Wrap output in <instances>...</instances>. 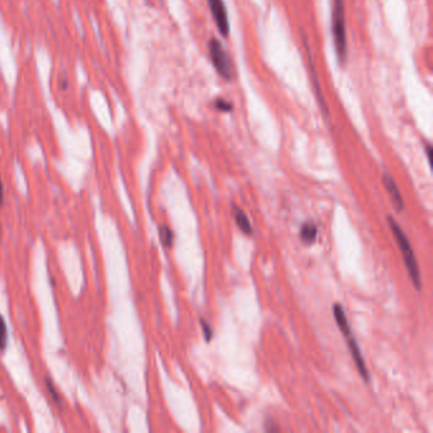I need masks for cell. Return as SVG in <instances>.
<instances>
[{"label":"cell","mask_w":433,"mask_h":433,"mask_svg":"<svg viewBox=\"0 0 433 433\" xmlns=\"http://www.w3.org/2000/svg\"><path fill=\"white\" fill-rule=\"evenodd\" d=\"M8 342V328H7L6 320L0 315V349H4Z\"/></svg>","instance_id":"obj_10"},{"label":"cell","mask_w":433,"mask_h":433,"mask_svg":"<svg viewBox=\"0 0 433 433\" xmlns=\"http://www.w3.org/2000/svg\"><path fill=\"white\" fill-rule=\"evenodd\" d=\"M430 151H432V148H430V145L428 144L427 146H425V153H427V158L430 159Z\"/></svg>","instance_id":"obj_16"},{"label":"cell","mask_w":433,"mask_h":433,"mask_svg":"<svg viewBox=\"0 0 433 433\" xmlns=\"http://www.w3.org/2000/svg\"><path fill=\"white\" fill-rule=\"evenodd\" d=\"M331 32H333L334 47L337 57L341 64H346L348 47H347V31H346V13H344L343 0H333V12H331Z\"/></svg>","instance_id":"obj_3"},{"label":"cell","mask_w":433,"mask_h":433,"mask_svg":"<svg viewBox=\"0 0 433 433\" xmlns=\"http://www.w3.org/2000/svg\"><path fill=\"white\" fill-rule=\"evenodd\" d=\"M3 198H4V189H3V182H2V178H0V205L3 204Z\"/></svg>","instance_id":"obj_14"},{"label":"cell","mask_w":433,"mask_h":433,"mask_svg":"<svg viewBox=\"0 0 433 433\" xmlns=\"http://www.w3.org/2000/svg\"><path fill=\"white\" fill-rule=\"evenodd\" d=\"M382 184H384L385 189H386L387 194L390 196V199H391L392 205L395 206L396 211H403L405 207L404 199H403L402 193H400L399 188H397L396 183H395V181L392 179V177L389 176L387 173H385L384 176H382Z\"/></svg>","instance_id":"obj_6"},{"label":"cell","mask_w":433,"mask_h":433,"mask_svg":"<svg viewBox=\"0 0 433 433\" xmlns=\"http://www.w3.org/2000/svg\"><path fill=\"white\" fill-rule=\"evenodd\" d=\"M333 315H334V319H336L337 325H338V328L341 329L343 336L346 337L347 346H348L349 352H351V356L352 358H353L354 364H356L359 375H361V377H363L364 381L369 382L370 375H369V371H367L366 363H364V358L363 356H362V352L361 349H359L358 343H357L356 338H354L353 333H352L351 325H349L348 319H347L344 308L341 305V304H334L333 305Z\"/></svg>","instance_id":"obj_1"},{"label":"cell","mask_w":433,"mask_h":433,"mask_svg":"<svg viewBox=\"0 0 433 433\" xmlns=\"http://www.w3.org/2000/svg\"><path fill=\"white\" fill-rule=\"evenodd\" d=\"M232 214H234L235 222H237L238 227L242 230V232H244L245 235H252L253 234V227L250 224L249 219H248L247 215L244 214L242 209L237 207L235 205H232Z\"/></svg>","instance_id":"obj_7"},{"label":"cell","mask_w":433,"mask_h":433,"mask_svg":"<svg viewBox=\"0 0 433 433\" xmlns=\"http://www.w3.org/2000/svg\"><path fill=\"white\" fill-rule=\"evenodd\" d=\"M215 107H216L217 110L222 111V112H230L232 106L229 101H225L222 99V98H219V99H216V102H215Z\"/></svg>","instance_id":"obj_12"},{"label":"cell","mask_w":433,"mask_h":433,"mask_svg":"<svg viewBox=\"0 0 433 433\" xmlns=\"http://www.w3.org/2000/svg\"><path fill=\"white\" fill-rule=\"evenodd\" d=\"M199 324H201V328H202V331H204L205 339H206L207 342H211L212 334H214V331H212V328H211V325H210V323H207L205 319H199Z\"/></svg>","instance_id":"obj_11"},{"label":"cell","mask_w":433,"mask_h":433,"mask_svg":"<svg viewBox=\"0 0 433 433\" xmlns=\"http://www.w3.org/2000/svg\"><path fill=\"white\" fill-rule=\"evenodd\" d=\"M209 52L212 65L216 69V72L219 73L220 77L224 78L225 80H231L232 68L231 62H230V57L227 52L225 51L224 47H222V45L220 44L219 40L215 39V37L210 41Z\"/></svg>","instance_id":"obj_4"},{"label":"cell","mask_w":433,"mask_h":433,"mask_svg":"<svg viewBox=\"0 0 433 433\" xmlns=\"http://www.w3.org/2000/svg\"><path fill=\"white\" fill-rule=\"evenodd\" d=\"M207 4H209V8L211 11L212 17H214L217 29L222 36L227 37L230 32V23L224 0H207Z\"/></svg>","instance_id":"obj_5"},{"label":"cell","mask_w":433,"mask_h":433,"mask_svg":"<svg viewBox=\"0 0 433 433\" xmlns=\"http://www.w3.org/2000/svg\"><path fill=\"white\" fill-rule=\"evenodd\" d=\"M60 83H61V84H60V87H61V89H62V90H66V89H68V87H69V84H68V83H69V80H68L66 78H65V79H64V80H61V82H60Z\"/></svg>","instance_id":"obj_15"},{"label":"cell","mask_w":433,"mask_h":433,"mask_svg":"<svg viewBox=\"0 0 433 433\" xmlns=\"http://www.w3.org/2000/svg\"><path fill=\"white\" fill-rule=\"evenodd\" d=\"M159 235H160V240L161 243H163L164 247L171 248L172 244H173V239H174L173 231L171 230V227L166 226V225L160 226V229H159Z\"/></svg>","instance_id":"obj_9"},{"label":"cell","mask_w":433,"mask_h":433,"mask_svg":"<svg viewBox=\"0 0 433 433\" xmlns=\"http://www.w3.org/2000/svg\"><path fill=\"white\" fill-rule=\"evenodd\" d=\"M318 237V226L313 221H308L303 224L300 230V239L305 244H313Z\"/></svg>","instance_id":"obj_8"},{"label":"cell","mask_w":433,"mask_h":433,"mask_svg":"<svg viewBox=\"0 0 433 433\" xmlns=\"http://www.w3.org/2000/svg\"><path fill=\"white\" fill-rule=\"evenodd\" d=\"M387 222H389V226L390 229H391L392 235H394L395 240H396L397 247H399L400 252H402L403 258H404L405 267H407L408 273H409L410 280H412L415 288H417L418 291H420V288H422V281H420L419 268H418L417 258H415L414 252H413V248L412 245H410L409 239H408L405 232L402 230V227L399 226V224H397L391 216H387Z\"/></svg>","instance_id":"obj_2"},{"label":"cell","mask_w":433,"mask_h":433,"mask_svg":"<svg viewBox=\"0 0 433 433\" xmlns=\"http://www.w3.org/2000/svg\"><path fill=\"white\" fill-rule=\"evenodd\" d=\"M47 385H49V389H50V392H51V395H54V397H55V400H56V402H59V396H57V394H56V391H55V389H54V386H51V382H47Z\"/></svg>","instance_id":"obj_13"}]
</instances>
